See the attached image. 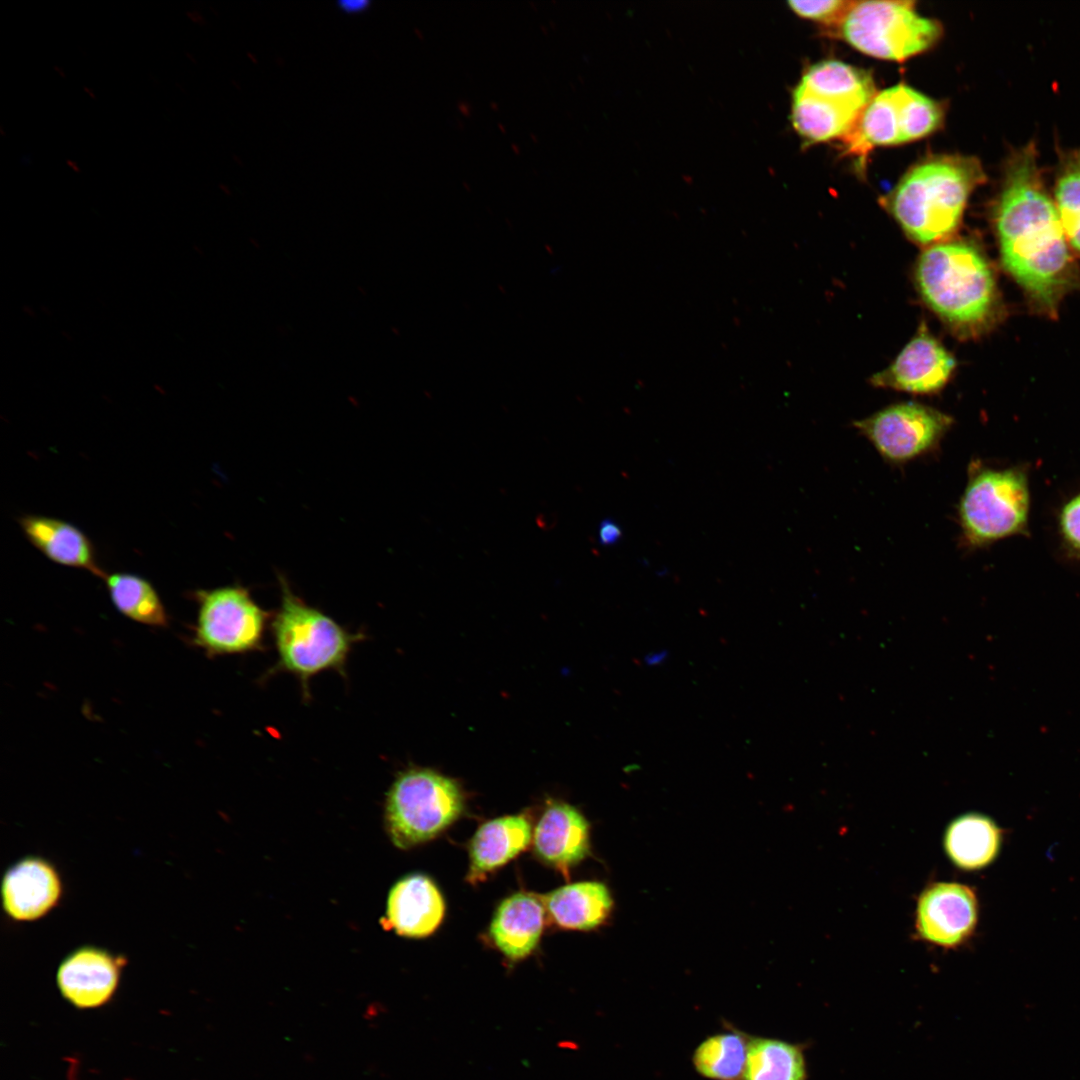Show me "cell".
Instances as JSON below:
<instances>
[{"instance_id": "1", "label": "cell", "mask_w": 1080, "mask_h": 1080, "mask_svg": "<svg viewBox=\"0 0 1080 1080\" xmlns=\"http://www.w3.org/2000/svg\"><path fill=\"white\" fill-rule=\"evenodd\" d=\"M994 224L1005 269L1036 304L1054 311L1072 285L1073 263L1033 144L1008 160Z\"/></svg>"}, {"instance_id": "2", "label": "cell", "mask_w": 1080, "mask_h": 1080, "mask_svg": "<svg viewBox=\"0 0 1080 1080\" xmlns=\"http://www.w3.org/2000/svg\"><path fill=\"white\" fill-rule=\"evenodd\" d=\"M984 178L975 157H930L902 177L885 206L912 241L934 245L958 228L969 195Z\"/></svg>"}, {"instance_id": "3", "label": "cell", "mask_w": 1080, "mask_h": 1080, "mask_svg": "<svg viewBox=\"0 0 1080 1080\" xmlns=\"http://www.w3.org/2000/svg\"><path fill=\"white\" fill-rule=\"evenodd\" d=\"M915 281L929 308L958 336H973L993 321L998 294L982 253L963 240L944 241L924 250Z\"/></svg>"}, {"instance_id": "4", "label": "cell", "mask_w": 1080, "mask_h": 1080, "mask_svg": "<svg viewBox=\"0 0 1080 1080\" xmlns=\"http://www.w3.org/2000/svg\"><path fill=\"white\" fill-rule=\"evenodd\" d=\"M271 631L277 654L275 664L263 675L276 673L296 677L305 699H310L309 682L328 670L346 676V666L353 646L365 638L350 632L321 610L307 604L281 582V601L272 617Z\"/></svg>"}, {"instance_id": "5", "label": "cell", "mask_w": 1080, "mask_h": 1080, "mask_svg": "<svg viewBox=\"0 0 1080 1080\" xmlns=\"http://www.w3.org/2000/svg\"><path fill=\"white\" fill-rule=\"evenodd\" d=\"M1030 505L1029 479L1023 467L994 468L971 464L958 505L965 544L982 548L1025 534Z\"/></svg>"}, {"instance_id": "6", "label": "cell", "mask_w": 1080, "mask_h": 1080, "mask_svg": "<svg viewBox=\"0 0 1080 1080\" xmlns=\"http://www.w3.org/2000/svg\"><path fill=\"white\" fill-rule=\"evenodd\" d=\"M463 808V795L455 781L430 769H406L386 794L385 828L396 847L409 849L444 831Z\"/></svg>"}, {"instance_id": "7", "label": "cell", "mask_w": 1080, "mask_h": 1080, "mask_svg": "<svg viewBox=\"0 0 1080 1080\" xmlns=\"http://www.w3.org/2000/svg\"><path fill=\"white\" fill-rule=\"evenodd\" d=\"M840 26L852 47L869 56L903 61L931 47L942 27L918 14L911 1L853 2Z\"/></svg>"}, {"instance_id": "8", "label": "cell", "mask_w": 1080, "mask_h": 1080, "mask_svg": "<svg viewBox=\"0 0 1080 1080\" xmlns=\"http://www.w3.org/2000/svg\"><path fill=\"white\" fill-rule=\"evenodd\" d=\"M192 643L208 657L247 654L265 648L269 614L242 586L201 590Z\"/></svg>"}, {"instance_id": "9", "label": "cell", "mask_w": 1080, "mask_h": 1080, "mask_svg": "<svg viewBox=\"0 0 1080 1080\" xmlns=\"http://www.w3.org/2000/svg\"><path fill=\"white\" fill-rule=\"evenodd\" d=\"M952 424L950 415L915 402L890 405L853 423L880 456L893 464L935 450Z\"/></svg>"}, {"instance_id": "10", "label": "cell", "mask_w": 1080, "mask_h": 1080, "mask_svg": "<svg viewBox=\"0 0 1080 1080\" xmlns=\"http://www.w3.org/2000/svg\"><path fill=\"white\" fill-rule=\"evenodd\" d=\"M978 904L974 891L955 882H938L920 895L915 915L918 935L925 941L952 948L974 932Z\"/></svg>"}, {"instance_id": "11", "label": "cell", "mask_w": 1080, "mask_h": 1080, "mask_svg": "<svg viewBox=\"0 0 1080 1080\" xmlns=\"http://www.w3.org/2000/svg\"><path fill=\"white\" fill-rule=\"evenodd\" d=\"M955 366L954 357L922 322L896 359L871 377V383L914 394H932L947 384Z\"/></svg>"}, {"instance_id": "12", "label": "cell", "mask_w": 1080, "mask_h": 1080, "mask_svg": "<svg viewBox=\"0 0 1080 1080\" xmlns=\"http://www.w3.org/2000/svg\"><path fill=\"white\" fill-rule=\"evenodd\" d=\"M125 959L97 947L85 946L60 964L56 982L63 998L78 1009L105 1005L117 990Z\"/></svg>"}, {"instance_id": "13", "label": "cell", "mask_w": 1080, "mask_h": 1080, "mask_svg": "<svg viewBox=\"0 0 1080 1080\" xmlns=\"http://www.w3.org/2000/svg\"><path fill=\"white\" fill-rule=\"evenodd\" d=\"M62 894L60 877L52 864L40 857H26L3 876L2 904L17 921H33L47 914Z\"/></svg>"}, {"instance_id": "14", "label": "cell", "mask_w": 1080, "mask_h": 1080, "mask_svg": "<svg viewBox=\"0 0 1080 1080\" xmlns=\"http://www.w3.org/2000/svg\"><path fill=\"white\" fill-rule=\"evenodd\" d=\"M444 913L445 903L435 883L425 875L411 874L390 889L383 920L398 935L422 938L438 928Z\"/></svg>"}, {"instance_id": "15", "label": "cell", "mask_w": 1080, "mask_h": 1080, "mask_svg": "<svg viewBox=\"0 0 1080 1080\" xmlns=\"http://www.w3.org/2000/svg\"><path fill=\"white\" fill-rule=\"evenodd\" d=\"M534 851L544 863L567 876L569 869L589 852L586 819L566 803H552L536 826Z\"/></svg>"}, {"instance_id": "16", "label": "cell", "mask_w": 1080, "mask_h": 1080, "mask_svg": "<svg viewBox=\"0 0 1080 1080\" xmlns=\"http://www.w3.org/2000/svg\"><path fill=\"white\" fill-rule=\"evenodd\" d=\"M544 925L541 901L532 894L516 893L497 908L490 936L510 960L524 959L536 948Z\"/></svg>"}, {"instance_id": "17", "label": "cell", "mask_w": 1080, "mask_h": 1080, "mask_svg": "<svg viewBox=\"0 0 1080 1080\" xmlns=\"http://www.w3.org/2000/svg\"><path fill=\"white\" fill-rule=\"evenodd\" d=\"M863 111L837 98L813 94L799 85L792 93V125L808 143L844 138Z\"/></svg>"}, {"instance_id": "18", "label": "cell", "mask_w": 1080, "mask_h": 1080, "mask_svg": "<svg viewBox=\"0 0 1080 1080\" xmlns=\"http://www.w3.org/2000/svg\"><path fill=\"white\" fill-rule=\"evenodd\" d=\"M531 840V825L526 817L512 815L484 823L470 844L468 879L472 883L516 857Z\"/></svg>"}, {"instance_id": "19", "label": "cell", "mask_w": 1080, "mask_h": 1080, "mask_svg": "<svg viewBox=\"0 0 1080 1080\" xmlns=\"http://www.w3.org/2000/svg\"><path fill=\"white\" fill-rule=\"evenodd\" d=\"M20 526L27 539L50 560L85 569L100 578L105 576L96 562L90 540L75 526L38 515L22 517Z\"/></svg>"}, {"instance_id": "20", "label": "cell", "mask_w": 1080, "mask_h": 1080, "mask_svg": "<svg viewBox=\"0 0 1080 1080\" xmlns=\"http://www.w3.org/2000/svg\"><path fill=\"white\" fill-rule=\"evenodd\" d=\"M843 140L862 163L876 146L903 143L899 84L876 93Z\"/></svg>"}, {"instance_id": "21", "label": "cell", "mask_w": 1080, "mask_h": 1080, "mask_svg": "<svg viewBox=\"0 0 1080 1080\" xmlns=\"http://www.w3.org/2000/svg\"><path fill=\"white\" fill-rule=\"evenodd\" d=\"M1000 845L999 827L991 818L978 813L954 819L944 835L947 856L964 870H977L989 865L997 857Z\"/></svg>"}, {"instance_id": "22", "label": "cell", "mask_w": 1080, "mask_h": 1080, "mask_svg": "<svg viewBox=\"0 0 1080 1080\" xmlns=\"http://www.w3.org/2000/svg\"><path fill=\"white\" fill-rule=\"evenodd\" d=\"M545 903L556 924L574 930H589L601 925L613 905L607 887L595 881L558 888L546 896Z\"/></svg>"}, {"instance_id": "23", "label": "cell", "mask_w": 1080, "mask_h": 1080, "mask_svg": "<svg viewBox=\"0 0 1080 1080\" xmlns=\"http://www.w3.org/2000/svg\"><path fill=\"white\" fill-rule=\"evenodd\" d=\"M798 85L813 94L834 97L862 109L876 94L868 72L836 60L810 66Z\"/></svg>"}, {"instance_id": "24", "label": "cell", "mask_w": 1080, "mask_h": 1080, "mask_svg": "<svg viewBox=\"0 0 1080 1080\" xmlns=\"http://www.w3.org/2000/svg\"><path fill=\"white\" fill-rule=\"evenodd\" d=\"M743 1080H807L800 1044L770 1037H750Z\"/></svg>"}, {"instance_id": "25", "label": "cell", "mask_w": 1080, "mask_h": 1080, "mask_svg": "<svg viewBox=\"0 0 1080 1080\" xmlns=\"http://www.w3.org/2000/svg\"><path fill=\"white\" fill-rule=\"evenodd\" d=\"M750 1037L735 1028L708 1036L693 1052L696 1072L709 1080H743Z\"/></svg>"}, {"instance_id": "26", "label": "cell", "mask_w": 1080, "mask_h": 1080, "mask_svg": "<svg viewBox=\"0 0 1080 1080\" xmlns=\"http://www.w3.org/2000/svg\"><path fill=\"white\" fill-rule=\"evenodd\" d=\"M108 592L115 607L131 620L166 627L168 615L154 587L145 579L127 573L105 574Z\"/></svg>"}, {"instance_id": "27", "label": "cell", "mask_w": 1080, "mask_h": 1080, "mask_svg": "<svg viewBox=\"0 0 1080 1080\" xmlns=\"http://www.w3.org/2000/svg\"><path fill=\"white\" fill-rule=\"evenodd\" d=\"M1053 201L1069 245L1080 253V151L1064 157Z\"/></svg>"}, {"instance_id": "28", "label": "cell", "mask_w": 1080, "mask_h": 1080, "mask_svg": "<svg viewBox=\"0 0 1080 1080\" xmlns=\"http://www.w3.org/2000/svg\"><path fill=\"white\" fill-rule=\"evenodd\" d=\"M903 143L932 133L941 123L942 108L931 98L915 89L899 84Z\"/></svg>"}, {"instance_id": "29", "label": "cell", "mask_w": 1080, "mask_h": 1080, "mask_svg": "<svg viewBox=\"0 0 1080 1080\" xmlns=\"http://www.w3.org/2000/svg\"><path fill=\"white\" fill-rule=\"evenodd\" d=\"M852 3L845 0L788 1L789 7L797 15L829 25H840Z\"/></svg>"}, {"instance_id": "30", "label": "cell", "mask_w": 1080, "mask_h": 1080, "mask_svg": "<svg viewBox=\"0 0 1080 1080\" xmlns=\"http://www.w3.org/2000/svg\"><path fill=\"white\" fill-rule=\"evenodd\" d=\"M1058 527L1066 549L1080 557V493L1071 497L1061 508Z\"/></svg>"}, {"instance_id": "31", "label": "cell", "mask_w": 1080, "mask_h": 1080, "mask_svg": "<svg viewBox=\"0 0 1080 1080\" xmlns=\"http://www.w3.org/2000/svg\"><path fill=\"white\" fill-rule=\"evenodd\" d=\"M621 537L619 526L610 519L603 520L599 527V541L602 545L615 544Z\"/></svg>"}, {"instance_id": "32", "label": "cell", "mask_w": 1080, "mask_h": 1080, "mask_svg": "<svg viewBox=\"0 0 1080 1080\" xmlns=\"http://www.w3.org/2000/svg\"><path fill=\"white\" fill-rule=\"evenodd\" d=\"M366 6H367V2H365V1H360V2L359 1H352V2L351 1H345V2L343 1L342 5H341V8H343L346 11L355 12V11L361 10L362 8H365Z\"/></svg>"}]
</instances>
